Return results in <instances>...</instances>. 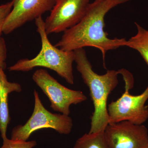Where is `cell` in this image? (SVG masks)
<instances>
[{"label": "cell", "instance_id": "8fae6325", "mask_svg": "<svg viewBox=\"0 0 148 148\" xmlns=\"http://www.w3.org/2000/svg\"><path fill=\"white\" fill-rule=\"evenodd\" d=\"M137 33L127 40L126 46L137 51L148 66V30L135 23Z\"/></svg>", "mask_w": 148, "mask_h": 148}, {"label": "cell", "instance_id": "8992f818", "mask_svg": "<svg viewBox=\"0 0 148 148\" xmlns=\"http://www.w3.org/2000/svg\"><path fill=\"white\" fill-rule=\"evenodd\" d=\"M32 79L48 98L51 108L63 114L69 116L71 105H77L87 100V97L82 91L65 87L45 69L36 70L33 74Z\"/></svg>", "mask_w": 148, "mask_h": 148}, {"label": "cell", "instance_id": "6da1fadb", "mask_svg": "<svg viewBox=\"0 0 148 148\" xmlns=\"http://www.w3.org/2000/svg\"><path fill=\"white\" fill-rule=\"evenodd\" d=\"M129 0H95L90 3L82 19L64 32L55 45L66 51H74L87 47L98 49L103 54L104 64L106 53L126 46L125 38L111 39L104 31L105 19L109 11Z\"/></svg>", "mask_w": 148, "mask_h": 148}, {"label": "cell", "instance_id": "5bb4252c", "mask_svg": "<svg viewBox=\"0 0 148 148\" xmlns=\"http://www.w3.org/2000/svg\"><path fill=\"white\" fill-rule=\"evenodd\" d=\"M13 7L12 1L0 5V37L3 33V28L6 20L11 12Z\"/></svg>", "mask_w": 148, "mask_h": 148}, {"label": "cell", "instance_id": "30bf717a", "mask_svg": "<svg viewBox=\"0 0 148 148\" xmlns=\"http://www.w3.org/2000/svg\"><path fill=\"white\" fill-rule=\"evenodd\" d=\"M22 88L18 83L8 81L4 70L0 69V133L3 140L7 138V130L10 121L9 110V95L11 92H21Z\"/></svg>", "mask_w": 148, "mask_h": 148}, {"label": "cell", "instance_id": "7a4b0ae2", "mask_svg": "<svg viewBox=\"0 0 148 148\" xmlns=\"http://www.w3.org/2000/svg\"><path fill=\"white\" fill-rule=\"evenodd\" d=\"M74 52L77 70L88 88L94 106L88 133L104 131L109 124L108 99L118 84L119 70H108L104 75H98L93 71L84 48L77 49Z\"/></svg>", "mask_w": 148, "mask_h": 148}, {"label": "cell", "instance_id": "4fadbf2b", "mask_svg": "<svg viewBox=\"0 0 148 148\" xmlns=\"http://www.w3.org/2000/svg\"><path fill=\"white\" fill-rule=\"evenodd\" d=\"M3 140V145L0 148H34L37 145L36 142L34 140L24 141L8 138Z\"/></svg>", "mask_w": 148, "mask_h": 148}, {"label": "cell", "instance_id": "7c38bea8", "mask_svg": "<svg viewBox=\"0 0 148 148\" xmlns=\"http://www.w3.org/2000/svg\"><path fill=\"white\" fill-rule=\"evenodd\" d=\"M73 148H109L104 131L84 134L77 140Z\"/></svg>", "mask_w": 148, "mask_h": 148}, {"label": "cell", "instance_id": "9c48e42d", "mask_svg": "<svg viewBox=\"0 0 148 148\" xmlns=\"http://www.w3.org/2000/svg\"><path fill=\"white\" fill-rule=\"evenodd\" d=\"M13 7L6 20L3 33L9 34L28 22L50 11L56 0H11Z\"/></svg>", "mask_w": 148, "mask_h": 148}, {"label": "cell", "instance_id": "ba28073f", "mask_svg": "<svg viewBox=\"0 0 148 148\" xmlns=\"http://www.w3.org/2000/svg\"><path fill=\"white\" fill-rule=\"evenodd\" d=\"M104 135L109 148H148V130L143 125L127 121L109 124Z\"/></svg>", "mask_w": 148, "mask_h": 148}, {"label": "cell", "instance_id": "277c9868", "mask_svg": "<svg viewBox=\"0 0 148 148\" xmlns=\"http://www.w3.org/2000/svg\"><path fill=\"white\" fill-rule=\"evenodd\" d=\"M119 71L125 83V91L117 100L112 101L108 106L109 124L127 121L143 125L148 119V106H145L148 100V86L140 95H131L130 90L134 83L132 74L124 69Z\"/></svg>", "mask_w": 148, "mask_h": 148}, {"label": "cell", "instance_id": "3957f363", "mask_svg": "<svg viewBox=\"0 0 148 148\" xmlns=\"http://www.w3.org/2000/svg\"><path fill=\"white\" fill-rule=\"evenodd\" d=\"M37 32L40 37L41 48L39 53L32 59L18 60L8 68L10 71L29 72L37 67L54 71L69 84L74 83L73 64L74 51H66L52 45L48 38L42 16L35 20Z\"/></svg>", "mask_w": 148, "mask_h": 148}, {"label": "cell", "instance_id": "9a60e30c", "mask_svg": "<svg viewBox=\"0 0 148 148\" xmlns=\"http://www.w3.org/2000/svg\"><path fill=\"white\" fill-rule=\"evenodd\" d=\"M7 57V48L4 39L0 37V69L5 70L6 68V60Z\"/></svg>", "mask_w": 148, "mask_h": 148}, {"label": "cell", "instance_id": "5b68a950", "mask_svg": "<svg viewBox=\"0 0 148 148\" xmlns=\"http://www.w3.org/2000/svg\"><path fill=\"white\" fill-rule=\"evenodd\" d=\"M34 107L32 116L23 125L12 129L11 139L27 141L32 133L37 130L51 128L58 133L68 135L73 129V121L69 116L54 114L45 108L36 90L34 92Z\"/></svg>", "mask_w": 148, "mask_h": 148}, {"label": "cell", "instance_id": "52a82bcc", "mask_svg": "<svg viewBox=\"0 0 148 148\" xmlns=\"http://www.w3.org/2000/svg\"><path fill=\"white\" fill-rule=\"evenodd\" d=\"M90 0H56L45 20L48 35L64 32L81 21L87 11Z\"/></svg>", "mask_w": 148, "mask_h": 148}]
</instances>
